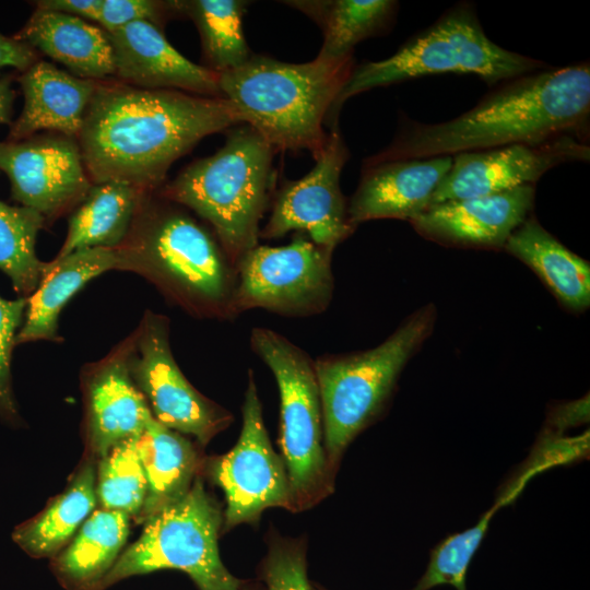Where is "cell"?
Segmentation results:
<instances>
[{"mask_svg": "<svg viewBox=\"0 0 590 590\" xmlns=\"http://www.w3.org/2000/svg\"><path fill=\"white\" fill-rule=\"evenodd\" d=\"M315 590H324V589H322L320 587H316Z\"/></svg>", "mask_w": 590, "mask_h": 590, "instance_id": "obj_40", "label": "cell"}, {"mask_svg": "<svg viewBox=\"0 0 590 590\" xmlns=\"http://www.w3.org/2000/svg\"><path fill=\"white\" fill-rule=\"evenodd\" d=\"M130 517L96 509L70 543L52 557L51 568L66 590H97L126 544Z\"/></svg>", "mask_w": 590, "mask_h": 590, "instance_id": "obj_25", "label": "cell"}, {"mask_svg": "<svg viewBox=\"0 0 590 590\" xmlns=\"http://www.w3.org/2000/svg\"><path fill=\"white\" fill-rule=\"evenodd\" d=\"M504 250L529 267L568 311L590 306V266L530 214L511 234Z\"/></svg>", "mask_w": 590, "mask_h": 590, "instance_id": "obj_23", "label": "cell"}, {"mask_svg": "<svg viewBox=\"0 0 590 590\" xmlns=\"http://www.w3.org/2000/svg\"><path fill=\"white\" fill-rule=\"evenodd\" d=\"M354 68L353 57H316L291 63L255 55L240 67L219 74L222 98L241 123L251 127L274 150H306L316 158L323 150L333 104Z\"/></svg>", "mask_w": 590, "mask_h": 590, "instance_id": "obj_4", "label": "cell"}, {"mask_svg": "<svg viewBox=\"0 0 590 590\" xmlns=\"http://www.w3.org/2000/svg\"><path fill=\"white\" fill-rule=\"evenodd\" d=\"M285 4L309 16L322 31L318 57L342 60L353 57L354 47L389 31L398 2L392 0H293Z\"/></svg>", "mask_w": 590, "mask_h": 590, "instance_id": "obj_28", "label": "cell"}, {"mask_svg": "<svg viewBox=\"0 0 590 590\" xmlns=\"http://www.w3.org/2000/svg\"><path fill=\"white\" fill-rule=\"evenodd\" d=\"M36 61L37 55L32 47L0 33V69L10 67L23 72Z\"/></svg>", "mask_w": 590, "mask_h": 590, "instance_id": "obj_37", "label": "cell"}, {"mask_svg": "<svg viewBox=\"0 0 590 590\" xmlns=\"http://www.w3.org/2000/svg\"><path fill=\"white\" fill-rule=\"evenodd\" d=\"M247 5L243 0L177 1L179 14L199 32L204 67L217 74L243 66L252 55L243 27Z\"/></svg>", "mask_w": 590, "mask_h": 590, "instance_id": "obj_29", "label": "cell"}, {"mask_svg": "<svg viewBox=\"0 0 590 590\" xmlns=\"http://www.w3.org/2000/svg\"><path fill=\"white\" fill-rule=\"evenodd\" d=\"M543 61L492 42L471 3H458L432 25L409 38L388 58L354 66L329 115V130L351 97L377 87L433 74H474L494 87L510 79L547 68Z\"/></svg>", "mask_w": 590, "mask_h": 590, "instance_id": "obj_6", "label": "cell"}, {"mask_svg": "<svg viewBox=\"0 0 590 590\" xmlns=\"http://www.w3.org/2000/svg\"><path fill=\"white\" fill-rule=\"evenodd\" d=\"M146 479V497L138 522L143 523L163 508L179 500L192 486L203 465L196 446L153 415L135 438Z\"/></svg>", "mask_w": 590, "mask_h": 590, "instance_id": "obj_24", "label": "cell"}, {"mask_svg": "<svg viewBox=\"0 0 590 590\" xmlns=\"http://www.w3.org/2000/svg\"><path fill=\"white\" fill-rule=\"evenodd\" d=\"M24 107L9 132V141L32 138L50 130L78 138L98 81L78 78L37 60L19 78Z\"/></svg>", "mask_w": 590, "mask_h": 590, "instance_id": "obj_20", "label": "cell"}, {"mask_svg": "<svg viewBox=\"0 0 590 590\" xmlns=\"http://www.w3.org/2000/svg\"><path fill=\"white\" fill-rule=\"evenodd\" d=\"M176 14H179L177 1L103 0L96 23L107 33L137 21H148L162 28Z\"/></svg>", "mask_w": 590, "mask_h": 590, "instance_id": "obj_35", "label": "cell"}, {"mask_svg": "<svg viewBox=\"0 0 590 590\" xmlns=\"http://www.w3.org/2000/svg\"><path fill=\"white\" fill-rule=\"evenodd\" d=\"M241 414L236 445L203 462L209 477L225 495V530L258 520L270 507L293 510L287 473L270 442L252 370L248 373Z\"/></svg>", "mask_w": 590, "mask_h": 590, "instance_id": "obj_12", "label": "cell"}, {"mask_svg": "<svg viewBox=\"0 0 590 590\" xmlns=\"http://www.w3.org/2000/svg\"><path fill=\"white\" fill-rule=\"evenodd\" d=\"M131 334L81 374L85 458L99 460L115 446L138 437L152 415L129 368Z\"/></svg>", "mask_w": 590, "mask_h": 590, "instance_id": "obj_16", "label": "cell"}, {"mask_svg": "<svg viewBox=\"0 0 590 590\" xmlns=\"http://www.w3.org/2000/svg\"><path fill=\"white\" fill-rule=\"evenodd\" d=\"M146 193L119 181L93 184L71 214L68 234L56 258L82 249L118 247Z\"/></svg>", "mask_w": 590, "mask_h": 590, "instance_id": "obj_27", "label": "cell"}, {"mask_svg": "<svg viewBox=\"0 0 590 590\" xmlns=\"http://www.w3.org/2000/svg\"><path fill=\"white\" fill-rule=\"evenodd\" d=\"M11 85V76L0 78V123H9L11 120L12 105L15 97Z\"/></svg>", "mask_w": 590, "mask_h": 590, "instance_id": "obj_39", "label": "cell"}, {"mask_svg": "<svg viewBox=\"0 0 590 590\" xmlns=\"http://www.w3.org/2000/svg\"><path fill=\"white\" fill-rule=\"evenodd\" d=\"M131 340L130 374L158 423L202 446L232 423L231 412L200 393L178 367L166 316L145 311Z\"/></svg>", "mask_w": 590, "mask_h": 590, "instance_id": "obj_11", "label": "cell"}, {"mask_svg": "<svg viewBox=\"0 0 590 590\" xmlns=\"http://www.w3.org/2000/svg\"><path fill=\"white\" fill-rule=\"evenodd\" d=\"M135 438L115 446L96 463V498L101 508L138 520L146 497V479Z\"/></svg>", "mask_w": 590, "mask_h": 590, "instance_id": "obj_31", "label": "cell"}, {"mask_svg": "<svg viewBox=\"0 0 590 590\" xmlns=\"http://www.w3.org/2000/svg\"><path fill=\"white\" fill-rule=\"evenodd\" d=\"M96 463L85 458L66 489L14 529L12 538L24 552L36 558H52L70 543L97 503Z\"/></svg>", "mask_w": 590, "mask_h": 590, "instance_id": "obj_26", "label": "cell"}, {"mask_svg": "<svg viewBox=\"0 0 590 590\" xmlns=\"http://www.w3.org/2000/svg\"><path fill=\"white\" fill-rule=\"evenodd\" d=\"M14 38L61 63L78 78L99 81L115 74L108 33L81 17L36 8Z\"/></svg>", "mask_w": 590, "mask_h": 590, "instance_id": "obj_21", "label": "cell"}, {"mask_svg": "<svg viewBox=\"0 0 590 590\" xmlns=\"http://www.w3.org/2000/svg\"><path fill=\"white\" fill-rule=\"evenodd\" d=\"M452 164V156L393 160L364 165L359 184L347 202L354 227L381 219L409 223L427 210Z\"/></svg>", "mask_w": 590, "mask_h": 590, "instance_id": "obj_19", "label": "cell"}, {"mask_svg": "<svg viewBox=\"0 0 590 590\" xmlns=\"http://www.w3.org/2000/svg\"><path fill=\"white\" fill-rule=\"evenodd\" d=\"M108 35L115 75L122 83L146 90L222 97L219 74L181 55L155 24L137 21Z\"/></svg>", "mask_w": 590, "mask_h": 590, "instance_id": "obj_18", "label": "cell"}, {"mask_svg": "<svg viewBox=\"0 0 590 590\" xmlns=\"http://www.w3.org/2000/svg\"><path fill=\"white\" fill-rule=\"evenodd\" d=\"M589 420L588 394L579 400L558 404L548 414L545 430L563 434L566 429L585 424Z\"/></svg>", "mask_w": 590, "mask_h": 590, "instance_id": "obj_36", "label": "cell"}, {"mask_svg": "<svg viewBox=\"0 0 590 590\" xmlns=\"http://www.w3.org/2000/svg\"><path fill=\"white\" fill-rule=\"evenodd\" d=\"M332 253L302 233L285 246L258 244L236 263L237 314L256 308L291 317L323 312L334 287Z\"/></svg>", "mask_w": 590, "mask_h": 590, "instance_id": "obj_10", "label": "cell"}, {"mask_svg": "<svg viewBox=\"0 0 590 590\" xmlns=\"http://www.w3.org/2000/svg\"><path fill=\"white\" fill-rule=\"evenodd\" d=\"M143 523L139 539L121 552L97 590L161 569L188 574L200 590H239L240 580L226 569L219 554L221 508L200 476L179 500Z\"/></svg>", "mask_w": 590, "mask_h": 590, "instance_id": "obj_9", "label": "cell"}, {"mask_svg": "<svg viewBox=\"0 0 590 590\" xmlns=\"http://www.w3.org/2000/svg\"><path fill=\"white\" fill-rule=\"evenodd\" d=\"M116 270L137 273L173 304L205 319L231 320L237 271L210 227L181 205L146 193L122 243Z\"/></svg>", "mask_w": 590, "mask_h": 590, "instance_id": "obj_3", "label": "cell"}, {"mask_svg": "<svg viewBox=\"0 0 590 590\" xmlns=\"http://www.w3.org/2000/svg\"><path fill=\"white\" fill-rule=\"evenodd\" d=\"M250 347L271 369L280 392V447L293 510L319 503L333 488L324 449L323 416L314 361L268 328H253Z\"/></svg>", "mask_w": 590, "mask_h": 590, "instance_id": "obj_8", "label": "cell"}, {"mask_svg": "<svg viewBox=\"0 0 590 590\" xmlns=\"http://www.w3.org/2000/svg\"><path fill=\"white\" fill-rule=\"evenodd\" d=\"M36 8L97 22L103 0H42Z\"/></svg>", "mask_w": 590, "mask_h": 590, "instance_id": "obj_38", "label": "cell"}, {"mask_svg": "<svg viewBox=\"0 0 590 590\" xmlns=\"http://www.w3.org/2000/svg\"><path fill=\"white\" fill-rule=\"evenodd\" d=\"M274 153L251 127L236 125L222 148L186 166L158 196L203 219L236 267L259 244L260 221L275 192Z\"/></svg>", "mask_w": 590, "mask_h": 590, "instance_id": "obj_5", "label": "cell"}, {"mask_svg": "<svg viewBox=\"0 0 590 590\" xmlns=\"http://www.w3.org/2000/svg\"><path fill=\"white\" fill-rule=\"evenodd\" d=\"M45 222L30 208L0 201V270L17 293L31 295L39 283L44 262L36 256L35 243Z\"/></svg>", "mask_w": 590, "mask_h": 590, "instance_id": "obj_30", "label": "cell"}, {"mask_svg": "<svg viewBox=\"0 0 590 590\" xmlns=\"http://www.w3.org/2000/svg\"><path fill=\"white\" fill-rule=\"evenodd\" d=\"M26 306V298L9 300L0 297V415L10 421L16 418L11 387V354Z\"/></svg>", "mask_w": 590, "mask_h": 590, "instance_id": "obj_34", "label": "cell"}, {"mask_svg": "<svg viewBox=\"0 0 590 590\" xmlns=\"http://www.w3.org/2000/svg\"><path fill=\"white\" fill-rule=\"evenodd\" d=\"M114 248H88L44 262L36 290L26 298L27 306L15 344L38 340L60 341L58 318L63 306L88 281L116 270Z\"/></svg>", "mask_w": 590, "mask_h": 590, "instance_id": "obj_22", "label": "cell"}, {"mask_svg": "<svg viewBox=\"0 0 590 590\" xmlns=\"http://www.w3.org/2000/svg\"><path fill=\"white\" fill-rule=\"evenodd\" d=\"M514 500L505 493L476 522L460 533L450 535L430 553L429 563L422 578L411 590H429L450 585L457 590H467L465 576L470 562L477 551L495 512Z\"/></svg>", "mask_w": 590, "mask_h": 590, "instance_id": "obj_32", "label": "cell"}, {"mask_svg": "<svg viewBox=\"0 0 590 590\" xmlns=\"http://www.w3.org/2000/svg\"><path fill=\"white\" fill-rule=\"evenodd\" d=\"M534 185L445 201L410 222L424 238L448 247L500 250L531 214Z\"/></svg>", "mask_w": 590, "mask_h": 590, "instance_id": "obj_17", "label": "cell"}, {"mask_svg": "<svg viewBox=\"0 0 590 590\" xmlns=\"http://www.w3.org/2000/svg\"><path fill=\"white\" fill-rule=\"evenodd\" d=\"M239 123L222 97L98 82L76 141L92 184L151 193L200 140Z\"/></svg>", "mask_w": 590, "mask_h": 590, "instance_id": "obj_1", "label": "cell"}, {"mask_svg": "<svg viewBox=\"0 0 590 590\" xmlns=\"http://www.w3.org/2000/svg\"><path fill=\"white\" fill-rule=\"evenodd\" d=\"M349 157L339 128L330 130L314 167L304 177L286 180L275 190L270 217L260 228L259 238H280L296 232L334 251L356 229L350 222L347 201L340 186Z\"/></svg>", "mask_w": 590, "mask_h": 590, "instance_id": "obj_13", "label": "cell"}, {"mask_svg": "<svg viewBox=\"0 0 590 590\" xmlns=\"http://www.w3.org/2000/svg\"><path fill=\"white\" fill-rule=\"evenodd\" d=\"M263 578L268 590H312L303 544L282 539L273 541L264 560Z\"/></svg>", "mask_w": 590, "mask_h": 590, "instance_id": "obj_33", "label": "cell"}, {"mask_svg": "<svg viewBox=\"0 0 590 590\" xmlns=\"http://www.w3.org/2000/svg\"><path fill=\"white\" fill-rule=\"evenodd\" d=\"M0 170L22 206L54 221L76 208L93 185L76 139L32 137L0 142Z\"/></svg>", "mask_w": 590, "mask_h": 590, "instance_id": "obj_15", "label": "cell"}, {"mask_svg": "<svg viewBox=\"0 0 590 590\" xmlns=\"http://www.w3.org/2000/svg\"><path fill=\"white\" fill-rule=\"evenodd\" d=\"M589 158L590 146L586 138L576 134L460 153L452 156L451 167L429 206L534 185L560 164L588 162Z\"/></svg>", "mask_w": 590, "mask_h": 590, "instance_id": "obj_14", "label": "cell"}, {"mask_svg": "<svg viewBox=\"0 0 590 590\" xmlns=\"http://www.w3.org/2000/svg\"><path fill=\"white\" fill-rule=\"evenodd\" d=\"M436 318V307L427 304L377 346L314 361L333 473L350 442L384 411L405 365L433 333Z\"/></svg>", "mask_w": 590, "mask_h": 590, "instance_id": "obj_7", "label": "cell"}, {"mask_svg": "<svg viewBox=\"0 0 590 590\" xmlns=\"http://www.w3.org/2000/svg\"><path fill=\"white\" fill-rule=\"evenodd\" d=\"M589 115V63L547 67L499 83L472 108L447 121L405 119L392 142L364 165L453 156L564 134L586 138Z\"/></svg>", "mask_w": 590, "mask_h": 590, "instance_id": "obj_2", "label": "cell"}]
</instances>
